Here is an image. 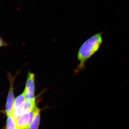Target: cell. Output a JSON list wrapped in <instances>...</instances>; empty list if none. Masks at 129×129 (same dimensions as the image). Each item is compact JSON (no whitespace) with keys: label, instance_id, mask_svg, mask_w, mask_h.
I'll use <instances>...</instances> for the list:
<instances>
[{"label":"cell","instance_id":"obj_1","mask_svg":"<svg viewBox=\"0 0 129 129\" xmlns=\"http://www.w3.org/2000/svg\"><path fill=\"white\" fill-rule=\"evenodd\" d=\"M103 32L97 33L84 42L79 49L78 59L79 61L77 72L84 69L86 61L99 50L103 43Z\"/></svg>","mask_w":129,"mask_h":129},{"label":"cell","instance_id":"obj_2","mask_svg":"<svg viewBox=\"0 0 129 129\" xmlns=\"http://www.w3.org/2000/svg\"><path fill=\"white\" fill-rule=\"evenodd\" d=\"M19 72H17L14 76L10 72H7V76L9 82V88L8 93L7 99L6 103V111L8 116L13 114L14 107V85L15 79Z\"/></svg>","mask_w":129,"mask_h":129},{"label":"cell","instance_id":"obj_3","mask_svg":"<svg viewBox=\"0 0 129 129\" xmlns=\"http://www.w3.org/2000/svg\"><path fill=\"white\" fill-rule=\"evenodd\" d=\"M36 107L33 110L23 113L16 120L17 128L20 129H28L34 116L37 108Z\"/></svg>","mask_w":129,"mask_h":129},{"label":"cell","instance_id":"obj_4","mask_svg":"<svg viewBox=\"0 0 129 129\" xmlns=\"http://www.w3.org/2000/svg\"><path fill=\"white\" fill-rule=\"evenodd\" d=\"M35 75L30 72L28 73L25 89V100L33 99L35 98Z\"/></svg>","mask_w":129,"mask_h":129},{"label":"cell","instance_id":"obj_5","mask_svg":"<svg viewBox=\"0 0 129 129\" xmlns=\"http://www.w3.org/2000/svg\"><path fill=\"white\" fill-rule=\"evenodd\" d=\"M36 107L35 99L25 100L19 107L13 112L12 115L17 120L22 114L32 111Z\"/></svg>","mask_w":129,"mask_h":129},{"label":"cell","instance_id":"obj_6","mask_svg":"<svg viewBox=\"0 0 129 129\" xmlns=\"http://www.w3.org/2000/svg\"><path fill=\"white\" fill-rule=\"evenodd\" d=\"M40 110L37 108L34 116L28 129H38L40 122Z\"/></svg>","mask_w":129,"mask_h":129},{"label":"cell","instance_id":"obj_7","mask_svg":"<svg viewBox=\"0 0 129 129\" xmlns=\"http://www.w3.org/2000/svg\"><path fill=\"white\" fill-rule=\"evenodd\" d=\"M25 93L23 92L18 95L14 100L13 112L17 110L25 101Z\"/></svg>","mask_w":129,"mask_h":129},{"label":"cell","instance_id":"obj_8","mask_svg":"<svg viewBox=\"0 0 129 129\" xmlns=\"http://www.w3.org/2000/svg\"><path fill=\"white\" fill-rule=\"evenodd\" d=\"M6 129H16L17 128L16 119L12 114L8 116L7 121Z\"/></svg>","mask_w":129,"mask_h":129},{"label":"cell","instance_id":"obj_9","mask_svg":"<svg viewBox=\"0 0 129 129\" xmlns=\"http://www.w3.org/2000/svg\"><path fill=\"white\" fill-rule=\"evenodd\" d=\"M8 45H9V44L7 42L5 41L2 39V37L0 36V47H4Z\"/></svg>","mask_w":129,"mask_h":129},{"label":"cell","instance_id":"obj_10","mask_svg":"<svg viewBox=\"0 0 129 129\" xmlns=\"http://www.w3.org/2000/svg\"><path fill=\"white\" fill-rule=\"evenodd\" d=\"M16 129H20L18 128H16Z\"/></svg>","mask_w":129,"mask_h":129}]
</instances>
